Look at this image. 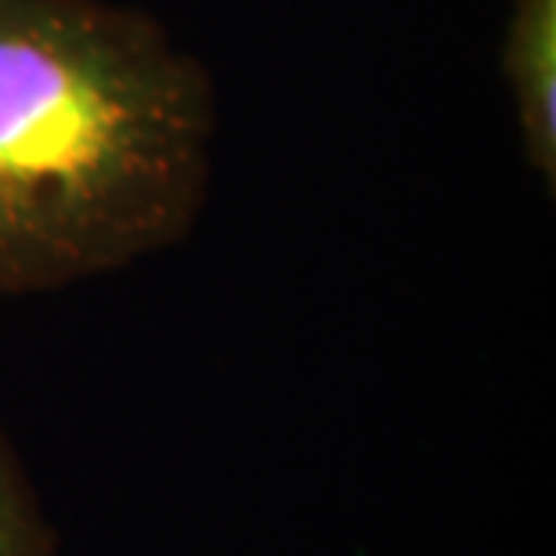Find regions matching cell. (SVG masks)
<instances>
[{
  "label": "cell",
  "mask_w": 556,
  "mask_h": 556,
  "mask_svg": "<svg viewBox=\"0 0 556 556\" xmlns=\"http://www.w3.org/2000/svg\"><path fill=\"white\" fill-rule=\"evenodd\" d=\"M214 76L116 0H0V296L54 293L192 236Z\"/></svg>",
  "instance_id": "6da1fadb"
},
{
  "label": "cell",
  "mask_w": 556,
  "mask_h": 556,
  "mask_svg": "<svg viewBox=\"0 0 556 556\" xmlns=\"http://www.w3.org/2000/svg\"><path fill=\"white\" fill-rule=\"evenodd\" d=\"M503 84L520 149L542 181H556V0H509L503 29Z\"/></svg>",
  "instance_id": "7a4b0ae2"
},
{
  "label": "cell",
  "mask_w": 556,
  "mask_h": 556,
  "mask_svg": "<svg viewBox=\"0 0 556 556\" xmlns=\"http://www.w3.org/2000/svg\"><path fill=\"white\" fill-rule=\"evenodd\" d=\"M59 535L43 514L37 484L0 427V556H54Z\"/></svg>",
  "instance_id": "3957f363"
}]
</instances>
